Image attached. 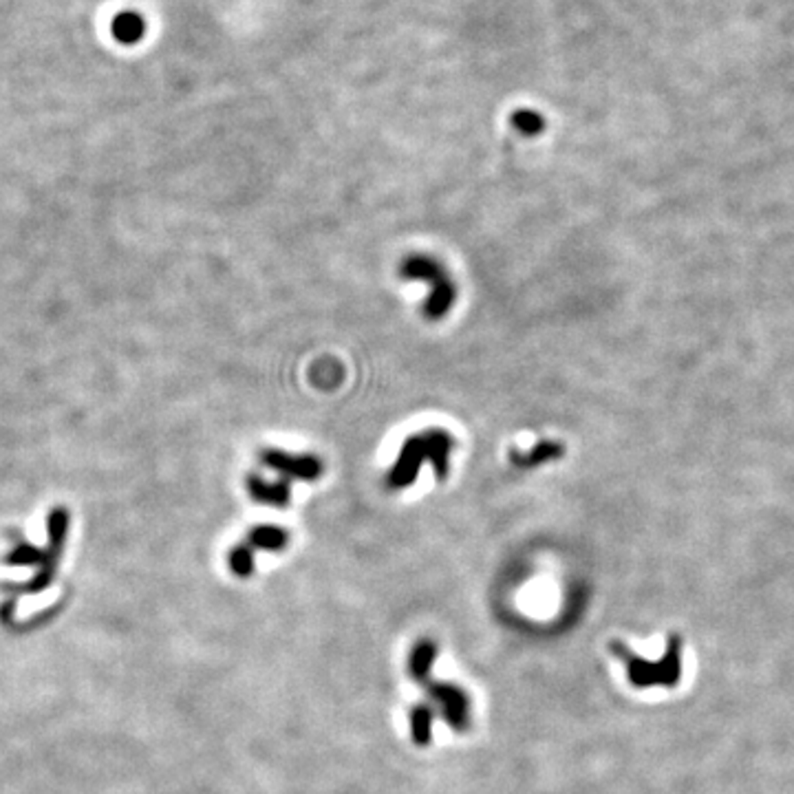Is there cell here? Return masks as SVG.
I'll return each mask as SVG.
<instances>
[{
  "label": "cell",
  "mask_w": 794,
  "mask_h": 794,
  "mask_svg": "<svg viewBox=\"0 0 794 794\" xmlns=\"http://www.w3.org/2000/svg\"><path fill=\"white\" fill-rule=\"evenodd\" d=\"M113 36L117 43L122 44H135L144 38L146 34V22L140 13L135 12H124L117 13L113 20Z\"/></svg>",
  "instance_id": "cell-9"
},
{
  "label": "cell",
  "mask_w": 794,
  "mask_h": 794,
  "mask_svg": "<svg viewBox=\"0 0 794 794\" xmlns=\"http://www.w3.org/2000/svg\"><path fill=\"white\" fill-rule=\"evenodd\" d=\"M454 448V437L448 430L430 429L424 433H417L404 442L402 451L397 454L396 466L389 470L387 485L391 490H402L415 484L420 468L424 463H433L435 477L439 481L448 475V459Z\"/></svg>",
  "instance_id": "cell-1"
},
{
  "label": "cell",
  "mask_w": 794,
  "mask_h": 794,
  "mask_svg": "<svg viewBox=\"0 0 794 794\" xmlns=\"http://www.w3.org/2000/svg\"><path fill=\"white\" fill-rule=\"evenodd\" d=\"M563 453H565V448H563L558 442H539L534 448H532V451H527V453L512 451L510 461L518 468H534V466H539V463L558 459Z\"/></svg>",
  "instance_id": "cell-10"
},
{
  "label": "cell",
  "mask_w": 794,
  "mask_h": 794,
  "mask_svg": "<svg viewBox=\"0 0 794 794\" xmlns=\"http://www.w3.org/2000/svg\"><path fill=\"white\" fill-rule=\"evenodd\" d=\"M261 463L289 484L292 481H316L323 475V461L314 454H292L269 448V451L261 453Z\"/></svg>",
  "instance_id": "cell-5"
},
{
  "label": "cell",
  "mask_w": 794,
  "mask_h": 794,
  "mask_svg": "<svg viewBox=\"0 0 794 794\" xmlns=\"http://www.w3.org/2000/svg\"><path fill=\"white\" fill-rule=\"evenodd\" d=\"M510 119L514 128L521 131L523 135H539V132L545 128L543 117H541L536 111H530V108H518V111L512 113Z\"/></svg>",
  "instance_id": "cell-13"
},
{
  "label": "cell",
  "mask_w": 794,
  "mask_h": 794,
  "mask_svg": "<svg viewBox=\"0 0 794 794\" xmlns=\"http://www.w3.org/2000/svg\"><path fill=\"white\" fill-rule=\"evenodd\" d=\"M228 563L234 576L238 578L252 576V573H254V549H252L247 543H238L237 548L229 552Z\"/></svg>",
  "instance_id": "cell-12"
},
{
  "label": "cell",
  "mask_w": 794,
  "mask_h": 794,
  "mask_svg": "<svg viewBox=\"0 0 794 794\" xmlns=\"http://www.w3.org/2000/svg\"><path fill=\"white\" fill-rule=\"evenodd\" d=\"M433 719L435 713L429 704H415V709L411 710V735L415 746H429L433 739Z\"/></svg>",
  "instance_id": "cell-11"
},
{
  "label": "cell",
  "mask_w": 794,
  "mask_h": 794,
  "mask_svg": "<svg viewBox=\"0 0 794 794\" xmlns=\"http://www.w3.org/2000/svg\"><path fill=\"white\" fill-rule=\"evenodd\" d=\"M247 545L263 552H283L289 543V532L281 525H256L247 534Z\"/></svg>",
  "instance_id": "cell-8"
},
{
  "label": "cell",
  "mask_w": 794,
  "mask_h": 794,
  "mask_svg": "<svg viewBox=\"0 0 794 794\" xmlns=\"http://www.w3.org/2000/svg\"><path fill=\"white\" fill-rule=\"evenodd\" d=\"M247 490H250L254 501L265 503V506L285 508L289 506V499H292V484L285 479L268 481L261 475H250L247 477Z\"/></svg>",
  "instance_id": "cell-6"
},
{
  "label": "cell",
  "mask_w": 794,
  "mask_h": 794,
  "mask_svg": "<svg viewBox=\"0 0 794 794\" xmlns=\"http://www.w3.org/2000/svg\"><path fill=\"white\" fill-rule=\"evenodd\" d=\"M424 691L439 706V713L453 731L466 733L470 728V697L461 686L453 682L429 680L424 684Z\"/></svg>",
  "instance_id": "cell-4"
},
{
  "label": "cell",
  "mask_w": 794,
  "mask_h": 794,
  "mask_svg": "<svg viewBox=\"0 0 794 794\" xmlns=\"http://www.w3.org/2000/svg\"><path fill=\"white\" fill-rule=\"evenodd\" d=\"M435 658H437V645L429 638L417 642L411 651V658H408V676L413 682H417L420 686H424L430 680V669H433Z\"/></svg>",
  "instance_id": "cell-7"
},
{
  "label": "cell",
  "mask_w": 794,
  "mask_h": 794,
  "mask_svg": "<svg viewBox=\"0 0 794 794\" xmlns=\"http://www.w3.org/2000/svg\"><path fill=\"white\" fill-rule=\"evenodd\" d=\"M399 277L404 281H420L430 287L429 298L421 307L426 318L442 320L451 311L454 298H457V289H454L446 268L439 261H435L433 256L413 254L404 259L402 265H399Z\"/></svg>",
  "instance_id": "cell-2"
},
{
  "label": "cell",
  "mask_w": 794,
  "mask_h": 794,
  "mask_svg": "<svg viewBox=\"0 0 794 794\" xmlns=\"http://www.w3.org/2000/svg\"><path fill=\"white\" fill-rule=\"evenodd\" d=\"M612 651L616 655H621L624 662H627L629 678H631V682L640 688L649 686V684H667V686H673V684L678 682V678H680V655H678L676 640L669 642L667 655H664V660L660 664H651L645 662L642 658H636L631 651L624 649V646L618 645V642H614Z\"/></svg>",
  "instance_id": "cell-3"
}]
</instances>
